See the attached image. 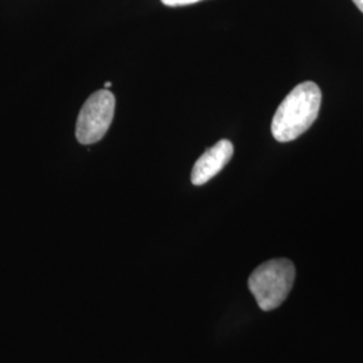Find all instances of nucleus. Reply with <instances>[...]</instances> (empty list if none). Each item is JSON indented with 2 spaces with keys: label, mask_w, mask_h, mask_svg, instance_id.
<instances>
[{
  "label": "nucleus",
  "mask_w": 363,
  "mask_h": 363,
  "mask_svg": "<svg viewBox=\"0 0 363 363\" xmlns=\"http://www.w3.org/2000/svg\"><path fill=\"white\" fill-rule=\"evenodd\" d=\"M111 86H112L111 82H106V84H105V89H108V88H111Z\"/></svg>",
  "instance_id": "0eeeda50"
},
{
  "label": "nucleus",
  "mask_w": 363,
  "mask_h": 363,
  "mask_svg": "<svg viewBox=\"0 0 363 363\" xmlns=\"http://www.w3.org/2000/svg\"><path fill=\"white\" fill-rule=\"evenodd\" d=\"M201 0H162L163 4L169 6V7H179V6H189V4H194Z\"/></svg>",
  "instance_id": "39448f33"
},
{
  "label": "nucleus",
  "mask_w": 363,
  "mask_h": 363,
  "mask_svg": "<svg viewBox=\"0 0 363 363\" xmlns=\"http://www.w3.org/2000/svg\"><path fill=\"white\" fill-rule=\"evenodd\" d=\"M295 274V265L286 259H269L253 271L247 286L262 311L276 310L286 301Z\"/></svg>",
  "instance_id": "f03ea898"
},
{
  "label": "nucleus",
  "mask_w": 363,
  "mask_h": 363,
  "mask_svg": "<svg viewBox=\"0 0 363 363\" xmlns=\"http://www.w3.org/2000/svg\"><path fill=\"white\" fill-rule=\"evenodd\" d=\"M320 105L322 91L315 82L306 81L298 84L288 93L273 116V138L280 143L298 139L311 128L319 115Z\"/></svg>",
  "instance_id": "f257e3e1"
},
{
  "label": "nucleus",
  "mask_w": 363,
  "mask_h": 363,
  "mask_svg": "<svg viewBox=\"0 0 363 363\" xmlns=\"http://www.w3.org/2000/svg\"><path fill=\"white\" fill-rule=\"evenodd\" d=\"M234 147L230 140L222 139L195 162L191 171V182L195 186H202L214 178L233 156Z\"/></svg>",
  "instance_id": "20e7f679"
},
{
  "label": "nucleus",
  "mask_w": 363,
  "mask_h": 363,
  "mask_svg": "<svg viewBox=\"0 0 363 363\" xmlns=\"http://www.w3.org/2000/svg\"><path fill=\"white\" fill-rule=\"evenodd\" d=\"M116 99L108 89L94 91L82 105L77 118L76 136L84 145L100 142L109 130L115 116Z\"/></svg>",
  "instance_id": "7ed1b4c3"
},
{
  "label": "nucleus",
  "mask_w": 363,
  "mask_h": 363,
  "mask_svg": "<svg viewBox=\"0 0 363 363\" xmlns=\"http://www.w3.org/2000/svg\"><path fill=\"white\" fill-rule=\"evenodd\" d=\"M352 1H354V4L363 13V0H352Z\"/></svg>",
  "instance_id": "423d86ee"
}]
</instances>
